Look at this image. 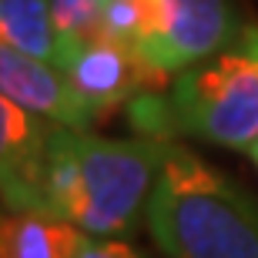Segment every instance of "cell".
Masks as SVG:
<instances>
[{
  "mask_svg": "<svg viewBox=\"0 0 258 258\" xmlns=\"http://www.w3.org/2000/svg\"><path fill=\"white\" fill-rule=\"evenodd\" d=\"M171 141L101 138L54 124L40 174V211L60 215L84 235L124 238L148 221L154 184Z\"/></svg>",
  "mask_w": 258,
  "mask_h": 258,
  "instance_id": "obj_1",
  "label": "cell"
},
{
  "mask_svg": "<svg viewBox=\"0 0 258 258\" xmlns=\"http://www.w3.org/2000/svg\"><path fill=\"white\" fill-rule=\"evenodd\" d=\"M124 111L141 138H198L248 151L258 141V24H245L235 44L178 71L164 91L134 97Z\"/></svg>",
  "mask_w": 258,
  "mask_h": 258,
  "instance_id": "obj_2",
  "label": "cell"
},
{
  "mask_svg": "<svg viewBox=\"0 0 258 258\" xmlns=\"http://www.w3.org/2000/svg\"><path fill=\"white\" fill-rule=\"evenodd\" d=\"M148 231L168 258H258V201L171 141L148 205Z\"/></svg>",
  "mask_w": 258,
  "mask_h": 258,
  "instance_id": "obj_3",
  "label": "cell"
},
{
  "mask_svg": "<svg viewBox=\"0 0 258 258\" xmlns=\"http://www.w3.org/2000/svg\"><path fill=\"white\" fill-rule=\"evenodd\" d=\"M64 74L84 94L97 121L114 114L117 107H127L134 97L164 91L171 84V77L161 74L134 44L114 40L101 30L84 34V37L71 34Z\"/></svg>",
  "mask_w": 258,
  "mask_h": 258,
  "instance_id": "obj_4",
  "label": "cell"
},
{
  "mask_svg": "<svg viewBox=\"0 0 258 258\" xmlns=\"http://www.w3.org/2000/svg\"><path fill=\"white\" fill-rule=\"evenodd\" d=\"M154 4L158 17L151 37L141 44V54L168 77L225 50L238 40L245 27L231 0H154Z\"/></svg>",
  "mask_w": 258,
  "mask_h": 258,
  "instance_id": "obj_5",
  "label": "cell"
},
{
  "mask_svg": "<svg viewBox=\"0 0 258 258\" xmlns=\"http://www.w3.org/2000/svg\"><path fill=\"white\" fill-rule=\"evenodd\" d=\"M47 117L0 97V181L7 211H40V174L50 144Z\"/></svg>",
  "mask_w": 258,
  "mask_h": 258,
  "instance_id": "obj_6",
  "label": "cell"
},
{
  "mask_svg": "<svg viewBox=\"0 0 258 258\" xmlns=\"http://www.w3.org/2000/svg\"><path fill=\"white\" fill-rule=\"evenodd\" d=\"M0 91H4V97L17 101L20 107L47 117L50 124L91 131V124L97 121L84 94L60 67L34 60L10 47H0Z\"/></svg>",
  "mask_w": 258,
  "mask_h": 258,
  "instance_id": "obj_7",
  "label": "cell"
},
{
  "mask_svg": "<svg viewBox=\"0 0 258 258\" xmlns=\"http://www.w3.org/2000/svg\"><path fill=\"white\" fill-rule=\"evenodd\" d=\"M0 40L4 47L64 71L71 34L54 24L50 0H0Z\"/></svg>",
  "mask_w": 258,
  "mask_h": 258,
  "instance_id": "obj_8",
  "label": "cell"
},
{
  "mask_svg": "<svg viewBox=\"0 0 258 258\" xmlns=\"http://www.w3.org/2000/svg\"><path fill=\"white\" fill-rule=\"evenodd\" d=\"M84 231L50 211H7L0 221V258H77Z\"/></svg>",
  "mask_w": 258,
  "mask_h": 258,
  "instance_id": "obj_9",
  "label": "cell"
},
{
  "mask_svg": "<svg viewBox=\"0 0 258 258\" xmlns=\"http://www.w3.org/2000/svg\"><path fill=\"white\" fill-rule=\"evenodd\" d=\"M154 17H158L154 0H107L101 14V34L141 50V44L154 30Z\"/></svg>",
  "mask_w": 258,
  "mask_h": 258,
  "instance_id": "obj_10",
  "label": "cell"
},
{
  "mask_svg": "<svg viewBox=\"0 0 258 258\" xmlns=\"http://www.w3.org/2000/svg\"><path fill=\"white\" fill-rule=\"evenodd\" d=\"M54 10V24L60 34H97L101 30V14H104V0H50Z\"/></svg>",
  "mask_w": 258,
  "mask_h": 258,
  "instance_id": "obj_11",
  "label": "cell"
},
{
  "mask_svg": "<svg viewBox=\"0 0 258 258\" xmlns=\"http://www.w3.org/2000/svg\"><path fill=\"white\" fill-rule=\"evenodd\" d=\"M77 258H144L141 248H134L124 238H101V235H84Z\"/></svg>",
  "mask_w": 258,
  "mask_h": 258,
  "instance_id": "obj_12",
  "label": "cell"
},
{
  "mask_svg": "<svg viewBox=\"0 0 258 258\" xmlns=\"http://www.w3.org/2000/svg\"><path fill=\"white\" fill-rule=\"evenodd\" d=\"M248 154H251V161H255V168H258V141H255V144L248 148Z\"/></svg>",
  "mask_w": 258,
  "mask_h": 258,
  "instance_id": "obj_13",
  "label": "cell"
},
{
  "mask_svg": "<svg viewBox=\"0 0 258 258\" xmlns=\"http://www.w3.org/2000/svg\"><path fill=\"white\" fill-rule=\"evenodd\" d=\"M104 4H107V0H104Z\"/></svg>",
  "mask_w": 258,
  "mask_h": 258,
  "instance_id": "obj_14",
  "label": "cell"
}]
</instances>
